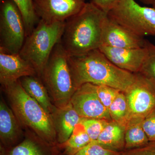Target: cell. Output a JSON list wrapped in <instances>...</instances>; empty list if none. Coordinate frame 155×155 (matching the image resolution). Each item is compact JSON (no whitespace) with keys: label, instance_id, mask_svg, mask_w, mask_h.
I'll return each mask as SVG.
<instances>
[{"label":"cell","instance_id":"1","mask_svg":"<svg viewBox=\"0 0 155 155\" xmlns=\"http://www.w3.org/2000/svg\"><path fill=\"white\" fill-rule=\"evenodd\" d=\"M76 88L89 83L105 85L126 92L135 83L137 75L113 64L99 49L77 56H69Z\"/></svg>","mask_w":155,"mask_h":155},{"label":"cell","instance_id":"2","mask_svg":"<svg viewBox=\"0 0 155 155\" xmlns=\"http://www.w3.org/2000/svg\"><path fill=\"white\" fill-rule=\"evenodd\" d=\"M107 15L90 2L65 21L60 42L68 55H81L99 48L103 23Z\"/></svg>","mask_w":155,"mask_h":155},{"label":"cell","instance_id":"3","mask_svg":"<svg viewBox=\"0 0 155 155\" xmlns=\"http://www.w3.org/2000/svg\"><path fill=\"white\" fill-rule=\"evenodd\" d=\"M4 87L19 122L32 129L43 141L57 145L52 116L25 92L20 81Z\"/></svg>","mask_w":155,"mask_h":155},{"label":"cell","instance_id":"4","mask_svg":"<svg viewBox=\"0 0 155 155\" xmlns=\"http://www.w3.org/2000/svg\"><path fill=\"white\" fill-rule=\"evenodd\" d=\"M64 22H47L40 19L30 34L26 37L19 54L30 63L41 77L53 49L61 41Z\"/></svg>","mask_w":155,"mask_h":155},{"label":"cell","instance_id":"5","mask_svg":"<svg viewBox=\"0 0 155 155\" xmlns=\"http://www.w3.org/2000/svg\"><path fill=\"white\" fill-rule=\"evenodd\" d=\"M69 57L61 42L58 43L53 49L41 76L57 108L68 104L77 89Z\"/></svg>","mask_w":155,"mask_h":155},{"label":"cell","instance_id":"6","mask_svg":"<svg viewBox=\"0 0 155 155\" xmlns=\"http://www.w3.org/2000/svg\"><path fill=\"white\" fill-rule=\"evenodd\" d=\"M108 17L141 37L155 36V9L142 6L135 0H119Z\"/></svg>","mask_w":155,"mask_h":155},{"label":"cell","instance_id":"7","mask_svg":"<svg viewBox=\"0 0 155 155\" xmlns=\"http://www.w3.org/2000/svg\"><path fill=\"white\" fill-rule=\"evenodd\" d=\"M21 12L13 0H1L0 51L19 54L26 38Z\"/></svg>","mask_w":155,"mask_h":155},{"label":"cell","instance_id":"8","mask_svg":"<svg viewBox=\"0 0 155 155\" xmlns=\"http://www.w3.org/2000/svg\"><path fill=\"white\" fill-rule=\"evenodd\" d=\"M125 94L128 106V120L144 119L155 110V83L144 75H137L135 83Z\"/></svg>","mask_w":155,"mask_h":155},{"label":"cell","instance_id":"9","mask_svg":"<svg viewBox=\"0 0 155 155\" xmlns=\"http://www.w3.org/2000/svg\"><path fill=\"white\" fill-rule=\"evenodd\" d=\"M70 102L81 118L111 119L109 110L101 101L95 84L87 83L78 87Z\"/></svg>","mask_w":155,"mask_h":155},{"label":"cell","instance_id":"10","mask_svg":"<svg viewBox=\"0 0 155 155\" xmlns=\"http://www.w3.org/2000/svg\"><path fill=\"white\" fill-rule=\"evenodd\" d=\"M39 19L47 22H64L81 11L85 0H33Z\"/></svg>","mask_w":155,"mask_h":155},{"label":"cell","instance_id":"11","mask_svg":"<svg viewBox=\"0 0 155 155\" xmlns=\"http://www.w3.org/2000/svg\"><path fill=\"white\" fill-rule=\"evenodd\" d=\"M146 39L131 32L108 17L103 23L101 45L122 48H143Z\"/></svg>","mask_w":155,"mask_h":155},{"label":"cell","instance_id":"12","mask_svg":"<svg viewBox=\"0 0 155 155\" xmlns=\"http://www.w3.org/2000/svg\"><path fill=\"white\" fill-rule=\"evenodd\" d=\"M99 49L117 67L133 73L140 72L147 53L145 47L122 48L102 45Z\"/></svg>","mask_w":155,"mask_h":155},{"label":"cell","instance_id":"13","mask_svg":"<svg viewBox=\"0 0 155 155\" xmlns=\"http://www.w3.org/2000/svg\"><path fill=\"white\" fill-rule=\"evenodd\" d=\"M36 74L33 66L19 54H9L0 51V82L3 87L10 85L22 77Z\"/></svg>","mask_w":155,"mask_h":155},{"label":"cell","instance_id":"14","mask_svg":"<svg viewBox=\"0 0 155 155\" xmlns=\"http://www.w3.org/2000/svg\"><path fill=\"white\" fill-rule=\"evenodd\" d=\"M57 134L58 144L67 141L80 122L81 117L75 110L71 103L62 108H57L52 115Z\"/></svg>","mask_w":155,"mask_h":155},{"label":"cell","instance_id":"15","mask_svg":"<svg viewBox=\"0 0 155 155\" xmlns=\"http://www.w3.org/2000/svg\"><path fill=\"white\" fill-rule=\"evenodd\" d=\"M16 116L3 101L0 102V138L3 148L10 149L18 143L21 132Z\"/></svg>","mask_w":155,"mask_h":155},{"label":"cell","instance_id":"16","mask_svg":"<svg viewBox=\"0 0 155 155\" xmlns=\"http://www.w3.org/2000/svg\"><path fill=\"white\" fill-rule=\"evenodd\" d=\"M1 148V155H63L57 145L48 144L39 138L27 137L11 148Z\"/></svg>","mask_w":155,"mask_h":155},{"label":"cell","instance_id":"17","mask_svg":"<svg viewBox=\"0 0 155 155\" xmlns=\"http://www.w3.org/2000/svg\"><path fill=\"white\" fill-rule=\"evenodd\" d=\"M125 126L110 121L96 140L91 142L107 149L121 152L125 147Z\"/></svg>","mask_w":155,"mask_h":155},{"label":"cell","instance_id":"18","mask_svg":"<svg viewBox=\"0 0 155 155\" xmlns=\"http://www.w3.org/2000/svg\"><path fill=\"white\" fill-rule=\"evenodd\" d=\"M19 81L25 92L52 116L57 107L52 104L47 88L40 80L35 76H28L22 78Z\"/></svg>","mask_w":155,"mask_h":155},{"label":"cell","instance_id":"19","mask_svg":"<svg viewBox=\"0 0 155 155\" xmlns=\"http://www.w3.org/2000/svg\"><path fill=\"white\" fill-rule=\"evenodd\" d=\"M143 118H131L128 120L125 130V147L126 150L144 146L150 142L142 127Z\"/></svg>","mask_w":155,"mask_h":155},{"label":"cell","instance_id":"20","mask_svg":"<svg viewBox=\"0 0 155 155\" xmlns=\"http://www.w3.org/2000/svg\"><path fill=\"white\" fill-rule=\"evenodd\" d=\"M91 142L84 126L80 122L75 126L69 139L57 146L59 149L64 150L63 155H74Z\"/></svg>","mask_w":155,"mask_h":155},{"label":"cell","instance_id":"21","mask_svg":"<svg viewBox=\"0 0 155 155\" xmlns=\"http://www.w3.org/2000/svg\"><path fill=\"white\" fill-rule=\"evenodd\" d=\"M21 12L26 37L30 34L39 21L34 8L33 0H13Z\"/></svg>","mask_w":155,"mask_h":155},{"label":"cell","instance_id":"22","mask_svg":"<svg viewBox=\"0 0 155 155\" xmlns=\"http://www.w3.org/2000/svg\"><path fill=\"white\" fill-rule=\"evenodd\" d=\"M109 110L112 121L125 126L128 120V109L125 93H119Z\"/></svg>","mask_w":155,"mask_h":155},{"label":"cell","instance_id":"23","mask_svg":"<svg viewBox=\"0 0 155 155\" xmlns=\"http://www.w3.org/2000/svg\"><path fill=\"white\" fill-rule=\"evenodd\" d=\"M80 122L84 126L92 141L96 140L110 121L106 119L81 118Z\"/></svg>","mask_w":155,"mask_h":155},{"label":"cell","instance_id":"24","mask_svg":"<svg viewBox=\"0 0 155 155\" xmlns=\"http://www.w3.org/2000/svg\"><path fill=\"white\" fill-rule=\"evenodd\" d=\"M145 47L147 53L140 72L155 83V45L146 39Z\"/></svg>","mask_w":155,"mask_h":155},{"label":"cell","instance_id":"25","mask_svg":"<svg viewBox=\"0 0 155 155\" xmlns=\"http://www.w3.org/2000/svg\"><path fill=\"white\" fill-rule=\"evenodd\" d=\"M96 89L100 101L108 110L116 97L121 92L119 90L105 85H96Z\"/></svg>","mask_w":155,"mask_h":155},{"label":"cell","instance_id":"26","mask_svg":"<svg viewBox=\"0 0 155 155\" xmlns=\"http://www.w3.org/2000/svg\"><path fill=\"white\" fill-rule=\"evenodd\" d=\"M121 152L107 149L100 145L91 142L74 155H121Z\"/></svg>","mask_w":155,"mask_h":155},{"label":"cell","instance_id":"27","mask_svg":"<svg viewBox=\"0 0 155 155\" xmlns=\"http://www.w3.org/2000/svg\"><path fill=\"white\" fill-rule=\"evenodd\" d=\"M142 127L150 141H155V110L145 117Z\"/></svg>","mask_w":155,"mask_h":155},{"label":"cell","instance_id":"28","mask_svg":"<svg viewBox=\"0 0 155 155\" xmlns=\"http://www.w3.org/2000/svg\"><path fill=\"white\" fill-rule=\"evenodd\" d=\"M121 155H155V141H150L144 146L121 152Z\"/></svg>","mask_w":155,"mask_h":155},{"label":"cell","instance_id":"29","mask_svg":"<svg viewBox=\"0 0 155 155\" xmlns=\"http://www.w3.org/2000/svg\"><path fill=\"white\" fill-rule=\"evenodd\" d=\"M119 0H91L90 2L103 12L108 14L117 5Z\"/></svg>","mask_w":155,"mask_h":155},{"label":"cell","instance_id":"30","mask_svg":"<svg viewBox=\"0 0 155 155\" xmlns=\"http://www.w3.org/2000/svg\"><path fill=\"white\" fill-rule=\"evenodd\" d=\"M142 3L147 5H152L153 4V0H140Z\"/></svg>","mask_w":155,"mask_h":155},{"label":"cell","instance_id":"31","mask_svg":"<svg viewBox=\"0 0 155 155\" xmlns=\"http://www.w3.org/2000/svg\"><path fill=\"white\" fill-rule=\"evenodd\" d=\"M153 8L155 9V0H153L152 4Z\"/></svg>","mask_w":155,"mask_h":155}]
</instances>
